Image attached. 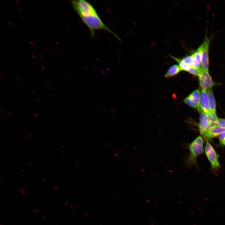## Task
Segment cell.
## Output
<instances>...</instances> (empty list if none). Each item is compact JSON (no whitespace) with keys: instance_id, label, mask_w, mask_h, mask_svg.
Instances as JSON below:
<instances>
[{"instance_id":"cell-1","label":"cell","mask_w":225,"mask_h":225,"mask_svg":"<svg viewBox=\"0 0 225 225\" xmlns=\"http://www.w3.org/2000/svg\"><path fill=\"white\" fill-rule=\"evenodd\" d=\"M71 3L74 9L89 29L92 37L95 36L96 31L102 30L113 34L119 40L121 41L118 35L105 24L90 2L84 0H72Z\"/></svg>"},{"instance_id":"cell-2","label":"cell","mask_w":225,"mask_h":225,"mask_svg":"<svg viewBox=\"0 0 225 225\" xmlns=\"http://www.w3.org/2000/svg\"><path fill=\"white\" fill-rule=\"evenodd\" d=\"M203 140L199 136L188 145L190 153L185 160L186 166L190 167L196 162V158L203 152Z\"/></svg>"},{"instance_id":"cell-3","label":"cell","mask_w":225,"mask_h":225,"mask_svg":"<svg viewBox=\"0 0 225 225\" xmlns=\"http://www.w3.org/2000/svg\"><path fill=\"white\" fill-rule=\"evenodd\" d=\"M211 38L206 35L202 43L199 47L201 53V67L208 72L209 59L208 51Z\"/></svg>"},{"instance_id":"cell-4","label":"cell","mask_w":225,"mask_h":225,"mask_svg":"<svg viewBox=\"0 0 225 225\" xmlns=\"http://www.w3.org/2000/svg\"><path fill=\"white\" fill-rule=\"evenodd\" d=\"M198 76L200 85L202 90H206L215 85V83L209 75L208 72L202 67L200 69Z\"/></svg>"},{"instance_id":"cell-5","label":"cell","mask_w":225,"mask_h":225,"mask_svg":"<svg viewBox=\"0 0 225 225\" xmlns=\"http://www.w3.org/2000/svg\"><path fill=\"white\" fill-rule=\"evenodd\" d=\"M206 155L213 168L217 169L220 166L218 160V155L212 146L206 140L205 147Z\"/></svg>"},{"instance_id":"cell-6","label":"cell","mask_w":225,"mask_h":225,"mask_svg":"<svg viewBox=\"0 0 225 225\" xmlns=\"http://www.w3.org/2000/svg\"><path fill=\"white\" fill-rule=\"evenodd\" d=\"M201 113H208L210 112L207 92L202 90L200 93L199 104L197 109Z\"/></svg>"},{"instance_id":"cell-7","label":"cell","mask_w":225,"mask_h":225,"mask_svg":"<svg viewBox=\"0 0 225 225\" xmlns=\"http://www.w3.org/2000/svg\"><path fill=\"white\" fill-rule=\"evenodd\" d=\"M200 93L199 89L193 91L184 100V102L190 107L197 109L199 102Z\"/></svg>"},{"instance_id":"cell-8","label":"cell","mask_w":225,"mask_h":225,"mask_svg":"<svg viewBox=\"0 0 225 225\" xmlns=\"http://www.w3.org/2000/svg\"><path fill=\"white\" fill-rule=\"evenodd\" d=\"M224 132L225 128L215 125L206 131L202 134L206 137L211 139L218 136L220 133Z\"/></svg>"},{"instance_id":"cell-9","label":"cell","mask_w":225,"mask_h":225,"mask_svg":"<svg viewBox=\"0 0 225 225\" xmlns=\"http://www.w3.org/2000/svg\"><path fill=\"white\" fill-rule=\"evenodd\" d=\"M191 56L192 58L191 66L198 69L201 68V53L199 47L192 53Z\"/></svg>"},{"instance_id":"cell-10","label":"cell","mask_w":225,"mask_h":225,"mask_svg":"<svg viewBox=\"0 0 225 225\" xmlns=\"http://www.w3.org/2000/svg\"><path fill=\"white\" fill-rule=\"evenodd\" d=\"M199 126L200 131L202 134L209 129L206 113H201Z\"/></svg>"},{"instance_id":"cell-11","label":"cell","mask_w":225,"mask_h":225,"mask_svg":"<svg viewBox=\"0 0 225 225\" xmlns=\"http://www.w3.org/2000/svg\"><path fill=\"white\" fill-rule=\"evenodd\" d=\"M181 71L178 64H174L171 66L168 69L164 75L166 78H168L177 75Z\"/></svg>"},{"instance_id":"cell-12","label":"cell","mask_w":225,"mask_h":225,"mask_svg":"<svg viewBox=\"0 0 225 225\" xmlns=\"http://www.w3.org/2000/svg\"><path fill=\"white\" fill-rule=\"evenodd\" d=\"M207 92L209 106L211 112H216V102L213 93L210 89Z\"/></svg>"},{"instance_id":"cell-13","label":"cell","mask_w":225,"mask_h":225,"mask_svg":"<svg viewBox=\"0 0 225 225\" xmlns=\"http://www.w3.org/2000/svg\"><path fill=\"white\" fill-rule=\"evenodd\" d=\"M206 114L208 122V128L209 129L211 127L216 125L218 118L216 112H210Z\"/></svg>"},{"instance_id":"cell-14","label":"cell","mask_w":225,"mask_h":225,"mask_svg":"<svg viewBox=\"0 0 225 225\" xmlns=\"http://www.w3.org/2000/svg\"><path fill=\"white\" fill-rule=\"evenodd\" d=\"M170 56L178 63L181 71L188 72L191 68V66L184 62L181 58H177L171 55H170Z\"/></svg>"},{"instance_id":"cell-15","label":"cell","mask_w":225,"mask_h":225,"mask_svg":"<svg viewBox=\"0 0 225 225\" xmlns=\"http://www.w3.org/2000/svg\"><path fill=\"white\" fill-rule=\"evenodd\" d=\"M200 69L196 68L191 66L188 72L193 75L198 76L200 72Z\"/></svg>"},{"instance_id":"cell-16","label":"cell","mask_w":225,"mask_h":225,"mask_svg":"<svg viewBox=\"0 0 225 225\" xmlns=\"http://www.w3.org/2000/svg\"><path fill=\"white\" fill-rule=\"evenodd\" d=\"M182 60L187 64L191 65L192 62V58L191 55H187L181 58Z\"/></svg>"},{"instance_id":"cell-17","label":"cell","mask_w":225,"mask_h":225,"mask_svg":"<svg viewBox=\"0 0 225 225\" xmlns=\"http://www.w3.org/2000/svg\"><path fill=\"white\" fill-rule=\"evenodd\" d=\"M216 125L221 128H225V119H218Z\"/></svg>"},{"instance_id":"cell-18","label":"cell","mask_w":225,"mask_h":225,"mask_svg":"<svg viewBox=\"0 0 225 225\" xmlns=\"http://www.w3.org/2000/svg\"><path fill=\"white\" fill-rule=\"evenodd\" d=\"M219 139L221 142L225 139V132H222L218 135Z\"/></svg>"},{"instance_id":"cell-19","label":"cell","mask_w":225,"mask_h":225,"mask_svg":"<svg viewBox=\"0 0 225 225\" xmlns=\"http://www.w3.org/2000/svg\"><path fill=\"white\" fill-rule=\"evenodd\" d=\"M220 143L224 145L225 146V139H224L222 141L220 142Z\"/></svg>"},{"instance_id":"cell-20","label":"cell","mask_w":225,"mask_h":225,"mask_svg":"<svg viewBox=\"0 0 225 225\" xmlns=\"http://www.w3.org/2000/svg\"><path fill=\"white\" fill-rule=\"evenodd\" d=\"M29 43L32 46H34L35 44H34V43L33 42H32L31 41H29Z\"/></svg>"},{"instance_id":"cell-21","label":"cell","mask_w":225,"mask_h":225,"mask_svg":"<svg viewBox=\"0 0 225 225\" xmlns=\"http://www.w3.org/2000/svg\"><path fill=\"white\" fill-rule=\"evenodd\" d=\"M31 57H32V58L33 59H36V57H35V56L34 55H33V54H31Z\"/></svg>"},{"instance_id":"cell-22","label":"cell","mask_w":225,"mask_h":225,"mask_svg":"<svg viewBox=\"0 0 225 225\" xmlns=\"http://www.w3.org/2000/svg\"><path fill=\"white\" fill-rule=\"evenodd\" d=\"M8 23L11 26H12L13 25L12 23L10 22H8Z\"/></svg>"},{"instance_id":"cell-23","label":"cell","mask_w":225,"mask_h":225,"mask_svg":"<svg viewBox=\"0 0 225 225\" xmlns=\"http://www.w3.org/2000/svg\"><path fill=\"white\" fill-rule=\"evenodd\" d=\"M55 42L58 45H59V44L58 41H55Z\"/></svg>"},{"instance_id":"cell-24","label":"cell","mask_w":225,"mask_h":225,"mask_svg":"<svg viewBox=\"0 0 225 225\" xmlns=\"http://www.w3.org/2000/svg\"><path fill=\"white\" fill-rule=\"evenodd\" d=\"M39 57L41 58V59H42V60L43 59V57H42V56H41V55H39Z\"/></svg>"},{"instance_id":"cell-25","label":"cell","mask_w":225,"mask_h":225,"mask_svg":"<svg viewBox=\"0 0 225 225\" xmlns=\"http://www.w3.org/2000/svg\"><path fill=\"white\" fill-rule=\"evenodd\" d=\"M17 10L19 12H20V13H22V11H21V10L19 8H17Z\"/></svg>"},{"instance_id":"cell-26","label":"cell","mask_w":225,"mask_h":225,"mask_svg":"<svg viewBox=\"0 0 225 225\" xmlns=\"http://www.w3.org/2000/svg\"><path fill=\"white\" fill-rule=\"evenodd\" d=\"M43 49H44V50L46 52H48V50H47V49L46 48H43Z\"/></svg>"},{"instance_id":"cell-27","label":"cell","mask_w":225,"mask_h":225,"mask_svg":"<svg viewBox=\"0 0 225 225\" xmlns=\"http://www.w3.org/2000/svg\"><path fill=\"white\" fill-rule=\"evenodd\" d=\"M20 17H21V18L23 20H25V18H24L23 16H21Z\"/></svg>"},{"instance_id":"cell-28","label":"cell","mask_w":225,"mask_h":225,"mask_svg":"<svg viewBox=\"0 0 225 225\" xmlns=\"http://www.w3.org/2000/svg\"><path fill=\"white\" fill-rule=\"evenodd\" d=\"M41 68L44 71L45 70V68L43 66H41Z\"/></svg>"},{"instance_id":"cell-29","label":"cell","mask_w":225,"mask_h":225,"mask_svg":"<svg viewBox=\"0 0 225 225\" xmlns=\"http://www.w3.org/2000/svg\"><path fill=\"white\" fill-rule=\"evenodd\" d=\"M33 114H34V115L36 117H37V118H38V115L36 113H33Z\"/></svg>"},{"instance_id":"cell-30","label":"cell","mask_w":225,"mask_h":225,"mask_svg":"<svg viewBox=\"0 0 225 225\" xmlns=\"http://www.w3.org/2000/svg\"><path fill=\"white\" fill-rule=\"evenodd\" d=\"M49 53H50L51 55H53V54L52 52H51V51H49Z\"/></svg>"},{"instance_id":"cell-31","label":"cell","mask_w":225,"mask_h":225,"mask_svg":"<svg viewBox=\"0 0 225 225\" xmlns=\"http://www.w3.org/2000/svg\"><path fill=\"white\" fill-rule=\"evenodd\" d=\"M32 42H33L34 43V44L35 45L36 44L37 42H36V41H34V40H33Z\"/></svg>"},{"instance_id":"cell-32","label":"cell","mask_w":225,"mask_h":225,"mask_svg":"<svg viewBox=\"0 0 225 225\" xmlns=\"http://www.w3.org/2000/svg\"><path fill=\"white\" fill-rule=\"evenodd\" d=\"M8 114H9L10 116H12V115L11 113H9V112H8Z\"/></svg>"},{"instance_id":"cell-33","label":"cell","mask_w":225,"mask_h":225,"mask_svg":"<svg viewBox=\"0 0 225 225\" xmlns=\"http://www.w3.org/2000/svg\"><path fill=\"white\" fill-rule=\"evenodd\" d=\"M17 80L20 82H21V81L19 78H17Z\"/></svg>"},{"instance_id":"cell-34","label":"cell","mask_w":225,"mask_h":225,"mask_svg":"<svg viewBox=\"0 0 225 225\" xmlns=\"http://www.w3.org/2000/svg\"><path fill=\"white\" fill-rule=\"evenodd\" d=\"M36 100L38 102H40V101L38 99H36Z\"/></svg>"},{"instance_id":"cell-35","label":"cell","mask_w":225,"mask_h":225,"mask_svg":"<svg viewBox=\"0 0 225 225\" xmlns=\"http://www.w3.org/2000/svg\"><path fill=\"white\" fill-rule=\"evenodd\" d=\"M15 1L17 2V3H19V1L18 0H15Z\"/></svg>"},{"instance_id":"cell-36","label":"cell","mask_w":225,"mask_h":225,"mask_svg":"<svg viewBox=\"0 0 225 225\" xmlns=\"http://www.w3.org/2000/svg\"><path fill=\"white\" fill-rule=\"evenodd\" d=\"M41 61L42 63H44V61L43 60H42V59H41Z\"/></svg>"},{"instance_id":"cell-37","label":"cell","mask_w":225,"mask_h":225,"mask_svg":"<svg viewBox=\"0 0 225 225\" xmlns=\"http://www.w3.org/2000/svg\"><path fill=\"white\" fill-rule=\"evenodd\" d=\"M1 110H2V111H3V112H6V111H5V110H3V109H1Z\"/></svg>"},{"instance_id":"cell-38","label":"cell","mask_w":225,"mask_h":225,"mask_svg":"<svg viewBox=\"0 0 225 225\" xmlns=\"http://www.w3.org/2000/svg\"><path fill=\"white\" fill-rule=\"evenodd\" d=\"M28 136H29V137H30L31 138H32V135H31V134H28Z\"/></svg>"},{"instance_id":"cell-39","label":"cell","mask_w":225,"mask_h":225,"mask_svg":"<svg viewBox=\"0 0 225 225\" xmlns=\"http://www.w3.org/2000/svg\"><path fill=\"white\" fill-rule=\"evenodd\" d=\"M49 88L51 90H53V89H52L51 87H49Z\"/></svg>"},{"instance_id":"cell-40","label":"cell","mask_w":225,"mask_h":225,"mask_svg":"<svg viewBox=\"0 0 225 225\" xmlns=\"http://www.w3.org/2000/svg\"><path fill=\"white\" fill-rule=\"evenodd\" d=\"M28 165L31 167L32 166V165L31 164H30L29 163H28Z\"/></svg>"},{"instance_id":"cell-41","label":"cell","mask_w":225,"mask_h":225,"mask_svg":"<svg viewBox=\"0 0 225 225\" xmlns=\"http://www.w3.org/2000/svg\"><path fill=\"white\" fill-rule=\"evenodd\" d=\"M0 78H1L2 79V80L3 79V78L2 76H0Z\"/></svg>"},{"instance_id":"cell-42","label":"cell","mask_w":225,"mask_h":225,"mask_svg":"<svg viewBox=\"0 0 225 225\" xmlns=\"http://www.w3.org/2000/svg\"><path fill=\"white\" fill-rule=\"evenodd\" d=\"M44 84L46 86H48V85L45 82H44Z\"/></svg>"},{"instance_id":"cell-43","label":"cell","mask_w":225,"mask_h":225,"mask_svg":"<svg viewBox=\"0 0 225 225\" xmlns=\"http://www.w3.org/2000/svg\"><path fill=\"white\" fill-rule=\"evenodd\" d=\"M42 218H44V219H47V218L43 216V217H42Z\"/></svg>"},{"instance_id":"cell-44","label":"cell","mask_w":225,"mask_h":225,"mask_svg":"<svg viewBox=\"0 0 225 225\" xmlns=\"http://www.w3.org/2000/svg\"><path fill=\"white\" fill-rule=\"evenodd\" d=\"M20 191L22 192H24L23 190L22 189H20Z\"/></svg>"},{"instance_id":"cell-45","label":"cell","mask_w":225,"mask_h":225,"mask_svg":"<svg viewBox=\"0 0 225 225\" xmlns=\"http://www.w3.org/2000/svg\"><path fill=\"white\" fill-rule=\"evenodd\" d=\"M33 211L34 212H38V211L37 210H36L34 209V210H33Z\"/></svg>"},{"instance_id":"cell-46","label":"cell","mask_w":225,"mask_h":225,"mask_svg":"<svg viewBox=\"0 0 225 225\" xmlns=\"http://www.w3.org/2000/svg\"><path fill=\"white\" fill-rule=\"evenodd\" d=\"M54 188H55V189H57V190H58V188H57V187H55Z\"/></svg>"},{"instance_id":"cell-47","label":"cell","mask_w":225,"mask_h":225,"mask_svg":"<svg viewBox=\"0 0 225 225\" xmlns=\"http://www.w3.org/2000/svg\"><path fill=\"white\" fill-rule=\"evenodd\" d=\"M31 92L33 94H34V95L35 94L34 93L33 91H31Z\"/></svg>"},{"instance_id":"cell-48","label":"cell","mask_w":225,"mask_h":225,"mask_svg":"<svg viewBox=\"0 0 225 225\" xmlns=\"http://www.w3.org/2000/svg\"><path fill=\"white\" fill-rule=\"evenodd\" d=\"M21 175H22V176H23V177H25V175H23V174H21Z\"/></svg>"},{"instance_id":"cell-49","label":"cell","mask_w":225,"mask_h":225,"mask_svg":"<svg viewBox=\"0 0 225 225\" xmlns=\"http://www.w3.org/2000/svg\"><path fill=\"white\" fill-rule=\"evenodd\" d=\"M22 194H25V192H22Z\"/></svg>"},{"instance_id":"cell-50","label":"cell","mask_w":225,"mask_h":225,"mask_svg":"<svg viewBox=\"0 0 225 225\" xmlns=\"http://www.w3.org/2000/svg\"><path fill=\"white\" fill-rule=\"evenodd\" d=\"M59 51L61 53H62V51H61L59 49Z\"/></svg>"},{"instance_id":"cell-51","label":"cell","mask_w":225,"mask_h":225,"mask_svg":"<svg viewBox=\"0 0 225 225\" xmlns=\"http://www.w3.org/2000/svg\"><path fill=\"white\" fill-rule=\"evenodd\" d=\"M111 111L113 113H114V112L113 110H111Z\"/></svg>"},{"instance_id":"cell-52","label":"cell","mask_w":225,"mask_h":225,"mask_svg":"<svg viewBox=\"0 0 225 225\" xmlns=\"http://www.w3.org/2000/svg\"><path fill=\"white\" fill-rule=\"evenodd\" d=\"M42 179L44 181H46V180L43 178H42Z\"/></svg>"},{"instance_id":"cell-53","label":"cell","mask_w":225,"mask_h":225,"mask_svg":"<svg viewBox=\"0 0 225 225\" xmlns=\"http://www.w3.org/2000/svg\"><path fill=\"white\" fill-rule=\"evenodd\" d=\"M48 216L49 217H50V218H51V217L49 215H48Z\"/></svg>"},{"instance_id":"cell-54","label":"cell","mask_w":225,"mask_h":225,"mask_svg":"<svg viewBox=\"0 0 225 225\" xmlns=\"http://www.w3.org/2000/svg\"><path fill=\"white\" fill-rule=\"evenodd\" d=\"M2 120L6 122V121L5 120H4V119H2Z\"/></svg>"},{"instance_id":"cell-55","label":"cell","mask_w":225,"mask_h":225,"mask_svg":"<svg viewBox=\"0 0 225 225\" xmlns=\"http://www.w3.org/2000/svg\"><path fill=\"white\" fill-rule=\"evenodd\" d=\"M67 74H68L69 76H70V75L69 74V73H68V72H67Z\"/></svg>"},{"instance_id":"cell-56","label":"cell","mask_w":225,"mask_h":225,"mask_svg":"<svg viewBox=\"0 0 225 225\" xmlns=\"http://www.w3.org/2000/svg\"><path fill=\"white\" fill-rule=\"evenodd\" d=\"M61 151H62V152H63V153H64V152L63 151H62V150H61Z\"/></svg>"},{"instance_id":"cell-57","label":"cell","mask_w":225,"mask_h":225,"mask_svg":"<svg viewBox=\"0 0 225 225\" xmlns=\"http://www.w3.org/2000/svg\"><path fill=\"white\" fill-rule=\"evenodd\" d=\"M0 115H2V113H1V112H0Z\"/></svg>"},{"instance_id":"cell-58","label":"cell","mask_w":225,"mask_h":225,"mask_svg":"<svg viewBox=\"0 0 225 225\" xmlns=\"http://www.w3.org/2000/svg\"><path fill=\"white\" fill-rule=\"evenodd\" d=\"M0 74H1V72H0Z\"/></svg>"}]
</instances>
